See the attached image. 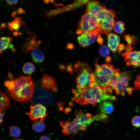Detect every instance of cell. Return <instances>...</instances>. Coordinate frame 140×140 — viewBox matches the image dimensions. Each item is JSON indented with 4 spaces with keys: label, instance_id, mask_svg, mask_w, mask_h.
I'll return each instance as SVG.
<instances>
[{
    "label": "cell",
    "instance_id": "6da1fadb",
    "mask_svg": "<svg viewBox=\"0 0 140 140\" xmlns=\"http://www.w3.org/2000/svg\"><path fill=\"white\" fill-rule=\"evenodd\" d=\"M3 85L7 88L9 95L16 101L20 102L30 100L34 89L30 75L20 76L14 79L6 80Z\"/></svg>",
    "mask_w": 140,
    "mask_h": 140
},
{
    "label": "cell",
    "instance_id": "7a4b0ae2",
    "mask_svg": "<svg viewBox=\"0 0 140 140\" xmlns=\"http://www.w3.org/2000/svg\"><path fill=\"white\" fill-rule=\"evenodd\" d=\"M72 92L74 95L72 98L73 101L82 105L90 104L95 106L103 101H114L117 99L116 97L108 93L106 88L95 85L85 89H73Z\"/></svg>",
    "mask_w": 140,
    "mask_h": 140
},
{
    "label": "cell",
    "instance_id": "3957f363",
    "mask_svg": "<svg viewBox=\"0 0 140 140\" xmlns=\"http://www.w3.org/2000/svg\"><path fill=\"white\" fill-rule=\"evenodd\" d=\"M95 121L94 116L89 113L85 114L81 110L75 114V117L71 122H60V123L63 128V132L69 135L85 130Z\"/></svg>",
    "mask_w": 140,
    "mask_h": 140
},
{
    "label": "cell",
    "instance_id": "277c9868",
    "mask_svg": "<svg viewBox=\"0 0 140 140\" xmlns=\"http://www.w3.org/2000/svg\"><path fill=\"white\" fill-rule=\"evenodd\" d=\"M74 69L76 74L75 81L77 88L85 89L94 85V71L87 62L78 61L74 65Z\"/></svg>",
    "mask_w": 140,
    "mask_h": 140
},
{
    "label": "cell",
    "instance_id": "5b68a950",
    "mask_svg": "<svg viewBox=\"0 0 140 140\" xmlns=\"http://www.w3.org/2000/svg\"><path fill=\"white\" fill-rule=\"evenodd\" d=\"M96 69L94 71L95 80L94 85L101 87L106 88L116 72V69L110 63L98 65L96 62Z\"/></svg>",
    "mask_w": 140,
    "mask_h": 140
},
{
    "label": "cell",
    "instance_id": "8992f818",
    "mask_svg": "<svg viewBox=\"0 0 140 140\" xmlns=\"http://www.w3.org/2000/svg\"><path fill=\"white\" fill-rule=\"evenodd\" d=\"M132 77V75L128 71L121 72L120 69H117L108 86L115 90L116 94L124 95Z\"/></svg>",
    "mask_w": 140,
    "mask_h": 140
},
{
    "label": "cell",
    "instance_id": "52a82bcc",
    "mask_svg": "<svg viewBox=\"0 0 140 140\" xmlns=\"http://www.w3.org/2000/svg\"><path fill=\"white\" fill-rule=\"evenodd\" d=\"M116 15L114 11L106 9V6L98 13L96 17L101 33L107 34L111 30L115 23L114 19Z\"/></svg>",
    "mask_w": 140,
    "mask_h": 140
},
{
    "label": "cell",
    "instance_id": "ba28073f",
    "mask_svg": "<svg viewBox=\"0 0 140 140\" xmlns=\"http://www.w3.org/2000/svg\"><path fill=\"white\" fill-rule=\"evenodd\" d=\"M97 29H99L98 22L96 17L91 15L86 10L78 23L76 33L81 34Z\"/></svg>",
    "mask_w": 140,
    "mask_h": 140
},
{
    "label": "cell",
    "instance_id": "9c48e42d",
    "mask_svg": "<svg viewBox=\"0 0 140 140\" xmlns=\"http://www.w3.org/2000/svg\"><path fill=\"white\" fill-rule=\"evenodd\" d=\"M30 108V112L25 113L34 121L40 119L41 121H43L47 116L46 108L41 104H38L31 105Z\"/></svg>",
    "mask_w": 140,
    "mask_h": 140
},
{
    "label": "cell",
    "instance_id": "30bf717a",
    "mask_svg": "<svg viewBox=\"0 0 140 140\" xmlns=\"http://www.w3.org/2000/svg\"><path fill=\"white\" fill-rule=\"evenodd\" d=\"M101 34L99 29L94 30L81 34L78 37L77 40L80 46L87 47L93 44L98 35Z\"/></svg>",
    "mask_w": 140,
    "mask_h": 140
},
{
    "label": "cell",
    "instance_id": "8fae6325",
    "mask_svg": "<svg viewBox=\"0 0 140 140\" xmlns=\"http://www.w3.org/2000/svg\"><path fill=\"white\" fill-rule=\"evenodd\" d=\"M56 93L43 88L40 85H37L34 88L33 94L31 100L40 99L43 100H53L55 97Z\"/></svg>",
    "mask_w": 140,
    "mask_h": 140
},
{
    "label": "cell",
    "instance_id": "7c38bea8",
    "mask_svg": "<svg viewBox=\"0 0 140 140\" xmlns=\"http://www.w3.org/2000/svg\"><path fill=\"white\" fill-rule=\"evenodd\" d=\"M27 32L29 35L24 43L23 44L21 47V49L23 52L27 54L31 50L34 48L40 47V44L41 41L37 40L35 33L30 32L28 30Z\"/></svg>",
    "mask_w": 140,
    "mask_h": 140
},
{
    "label": "cell",
    "instance_id": "4fadbf2b",
    "mask_svg": "<svg viewBox=\"0 0 140 140\" xmlns=\"http://www.w3.org/2000/svg\"><path fill=\"white\" fill-rule=\"evenodd\" d=\"M122 56L127 66L132 65L135 68L140 67V51H132L128 53L125 52Z\"/></svg>",
    "mask_w": 140,
    "mask_h": 140
},
{
    "label": "cell",
    "instance_id": "5bb4252c",
    "mask_svg": "<svg viewBox=\"0 0 140 140\" xmlns=\"http://www.w3.org/2000/svg\"><path fill=\"white\" fill-rule=\"evenodd\" d=\"M40 86L43 88L56 93L57 88L55 81L50 75L43 73Z\"/></svg>",
    "mask_w": 140,
    "mask_h": 140
},
{
    "label": "cell",
    "instance_id": "9a60e30c",
    "mask_svg": "<svg viewBox=\"0 0 140 140\" xmlns=\"http://www.w3.org/2000/svg\"><path fill=\"white\" fill-rule=\"evenodd\" d=\"M106 34L108 37V46L113 53H115L117 51L118 46L120 44V37L118 35L113 33Z\"/></svg>",
    "mask_w": 140,
    "mask_h": 140
},
{
    "label": "cell",
    "instance_id": "2e32d148",
    "mask_svg": "<svg viewBox=\"0 0 140 140\" xmlns=\"http://www.w3.org/2000/svg\"><path fill=\"white\" fill-rule=\"evenodd\" d=\"M105 6L104 4H101L98 1H89L87 3L86 10L91 15L96 17Z\"/></svg>",
    "mask_w": 140,
    "mask_h": 140
},
{
    "label": "cell",
    "instance_id": "e0dca14e",
    "mask_svg": "<svg viewBox=\"0 0 140 140\" xmlns=\"http://www.w3.org/2000/svg\"><path fill=\"white\" fill-rule=\"evenodd\" d=\"M40 48H34L31 50V57L33 61L36 63L41 62L45 59L44 56Z\"/></svg>",
    "mask_w": 140,
    "mask_h": 140
},
{
    "label": "cell",
    "instance_id": "ac0fdd59",
    "mask_svg": "<svg viewBox=\"0 0 140 140\" xmlns=\"http://www.w3.org/2000/svg\"><path fill=\"white\" fill-rule=\"evenodd\" d=\"M99 108L101 113L106 114L111 113L114 110L113 104L111 102L108 101L100 102Z\"/></svg>",
    "mask_w": 140,
    "mask_h": 140
},
{
    "label": "cell",
    "instance_id": "d6986e66",
    "mask_svg": "<svg viewBox=\"0 0 140 140\" xmlns=\"http://www.w3.org/2000/svg\"><path fill=\"white\" fill-rule=\"evenodd\" d=\"M0 96V112L6 110L10 105V101L8 96L3 92L1 91Z\"/></svg>",
    "mask_w": 140,
    "mask_h": 140
},
{
    "label": "cell",
    "instance_id": "ffe728a7",
    "mask_svg": "<svg viewBox=\"0 0 140 140\" xmlns=\"http://www.w3.org/2000/svg\"><path fill=\"white\" fill-rule=\"evenodd\" d=\"M12 41L11 37L1 36L0 38V53L1 54L8 47L10 43Z\"/></svg>",
    "mask_w": 140,
    "mask_h": 140
},
{
    "label": "cell",
    "instance_id": "44dd1931",
    "mask_svg": "<svg viewBox=\"0 0 140 140\" xmlns=\"http://www.w3.org/2000/svg\"><path fill=\"white\" fill-rule=\"evenodd\" d=\"M45 124L43 121L40 120L35 121L32 126L33 130L38 132H43L45 130Z\"/></svg>",
    "mask_w": 140,
    "mask_h": 140
},
{
    "label": "cell",
    "instance_id": "7402d4cb",
    "mask_svg": "<svg viewBox=\"0 0 140 140\" xmlns=\"http://www.w3.org/2000/svg\"><path fill=\"white\" fill-rule=\"evenodd\" d=\"M35 69V67L34 65L30 62L25 63L23 67V72L25 74L31 75L33 73Z\"/></svg>",
    "mask_w": 140,
    "mask_h": 140
},
{
    "label": "cell",
    "instance_id": "603a6c76",
    "mask_svg": "<svg viewBox=\"0 0 140 140\" xmlns=\"http://www.w3.org/2000/svg\"><path fill=\"white\" fill-rule=\"evenodd\" d=\"M114 31L118 33H122L124 31V25L122 21H119L115 23L113 28Z\"/></svg>",
    "mask_w": 140,
    "mask_h": 140
},
{
    "label": "cell",
    "instance_id": "cb8c5ba5",
    "mask_svg": "<svg viewBox=\"0 0 140 140\" xmlns=\"http://www.w3.org/2000/svg\"><path fill=\"white\" fill-rule=\"evenodd\" d=\"M109 49L108 46L105 45L101 46L99 50L100 55L103 57L106 58L109 56L110 53Z\"/></svg>",
    "mask_w": 140,
    "mask_h": 140
},
{
    "label": "cell",
    "instance_id": "d4e9b609",
    "mask_svg": "<svg viewBox=\"0 0 140 140\" xmlns=\"http://www.w3.org/2000/svg\"><path fill=\"white\" fill-rule=\"evenodd\" d=\"M8 26L11 31L17 30L19 29L20 24L18 20L15 18L11 22H9Z\"/></svg>",
    "mask_w": 140,
    "mask_h": 140
},
{
    "label": "cell",
    "instance_id": "484cf974",
    "mask_svg": "<svg viewBox=\"0 0 140 140\" xmlns=\"http://www.w3.org/2000/svg\"><path fill=\"white\" fill-rule=\"evenodd\" d=\"M10 135L12 136L18 137L20 135V130L18 127L14 126L10 127L9 128Z\"/></svg>",
    "mask_w": 140,
    "mask_h": 140
},
{
    "label": "cell",
    "instance_id": "4316f807",
    "mask_svg": "<svg viewBox=\"0 0 140 140\" xmlns=\"http://www.w3.org/2000/svg\"><path fill=\"white\" fill-rule=\"evenodd\" d=\"M94 116L95 121H106L109 118L107 115L102 113H99Z\"/></svg>",
    "mask_w": 140,
    "mask_h": 140
},
{
    "label": "cell",
    "instance_id": "83f0119b",
    "mask_svg": "<svg viewBox=\"0 0 140 140\" xmlns=\"http://www.w3.org/2000/svg\"><path fill=\"white\" fill-rule=\"evenodd\" d=\"M131 122L133 126L137 128L140 127V116L137 115L134 117Z\"/></svg>",
    "mask_w": 140,
    "mask_h": 140
},
{
    "label": "cell",
    "instance_id": "f1b7e54d",
    "mask_svg": "<svg viewBox=\"0 0 140 140\" xmlns=\"http://www.w3.org/2000/svg\"><path fill=\"white\" fill-rule=\"evenodd\" d=\"M124 38L130 45L135 43L136 41V39L135 37L129 35H124Z\"/></svg>",
    "mask_w": 140,
    "mask_h": 140
},
{
    "label": "cell",
    "instance_id": "f546056e",
    "mask_svg": "<svg viewBox=\"0 0 140 140\" xmlns=\"http://www.w3.org/2000/svg\"><path fill=\"white\" fill-rule=\"evenodd\" d=\"M135 88L140 90V76L137 75L134 82Z\"/></svg>",
    "mask_w": 140,
    "mask_h": 140
},
{
    "label": "cell",
    "instance_id": "4dcf8cb0",
    "mask_svg": "<svg viewBox=\"0 0 140 140\" xmlns=\"http://www.w3.org/2000/svg\"><path fill=\"white\" fill-rule=\"evenodd\" d=\"M14 18H16L18 20L20 24L24 28H25L26 27V24L24 22L22 18L19 16H17Z\"/></svg>",
    "mask_w": 140,
    "mask_h": 140
},
{
    "label": "cell",
    "instance_id": "1f68e13d",
    "mask_svg": "<svg viewBox=\"0 0 140 140\" xmlns=\"http://www.w3.org/2000/svg\"><path fill=\"white\" fill-rule=\"evenodd\" d=\"M125 48V46L124 44H120L118 47V52H120L124 50Z\"/></svg>",
    "mask_w": 140,
    "mask_h": 140
},
{
    "label": "cell",
    "instance_id": "d6a6232c",
    "mask_svg": "<svg viewBox=\"0 0 140 140\" xmlns=\"http://www.w3.org/2000/svg\"><path fill=\"white\" fill-rule=\"evenodd\" d=\"M97 41L100 45H102L103 42V39L102 37L101 34H99L97 37Z\"/></svg>",
    "mask_w": 140,
    "mask_h": 140
},
{
    "label": "cell",
    "instance_id": "836d02e7",
    "mask_svg": "<svg viewBox=\"0 0 140 140\" xmlns=\"http://www.w3.org/2000/svg\"><path fill=\"white\" fill-rule=\"evenodd\" d=\"M6 2L9 4L14 5L16 4L19 2L18 0H6Z\"/></svg>",
    "mask_w": 140,
    "mask_h": 140
},
{
    "label": "cell",
    "instance_id": "e575fe53",
    "mask_svg": "<svg viewBox=\"0 0 140 140\" xmlns=\"http://www.w3.org/2000/svg\"><path fill=\"white\" fill-rule=\"evenodd\" d=\"M125 52L128 53L132 51V48L131 45L127 44L125 46Z\"/></svg>",
    "mask_w": 140,
    "mask_h": 140
},
{
    "label": "cell",
    "instance_id": "d590c367",
    "mask_svg": "<svg viewBox=\"0 0 140 140\" xmlns=\"http://www.w3.org/2000/svg\"><path fill=\"white\" fill-rule=\"evenodd\" d=\"M17 12L18 14L20 15L22 14H26L25 12V10L21 8H18L17 10Z\"/></svg>",
    "mask_w": 140,
    "mask_h": 140
},
{
    "label": "cell",
    "instance_id": "8d00e7d4",
    "mask_svg": "<svg viewBox=\"0 0 140 140\" xmlns=\"http://www.w3.org/2000/svg\"><path fill=\"white\" fill-rule=\"evenodd\" d=\"M39 140H51V139L47 136L43 135L40 138Z\"/></svg>",
    "mask_w": 140,
    "mask_h": 140
},
{
    "label": "cell",
    "instance_id": "74e56055",
    "mask_svg": "<svg viewBox=\"0 0 140 140\" xmlns=\"http://www.w3.org/2000/svg\"><path fill=\"white\" fill-rule=\"evenodd\" d=\"M5 113H2L1 112H0V123L1 124V123L3 122V118L4 116Z\"/></svg>",
    "mask_w": 140,
    "mask_h": 140
},
{
    "label": "cell",
    "instance_id": "f35d334b",
    "mask_svg": "<svg viewBox=\"0 0 140 140\" xmlns=\"http://www.w3.org/2000/svg\"><path fill=\"white\" fill-rule=\"evenodd\" d=\"M17 13V10H15L13 11L12 13L11 16L12 17H13L14 18L15 17V16Z\"/></svg>",
    "mask_w": 140,
    "mask_h": 140
},
{
    "label": "cell",
    "instance_id": "ab89813d",
    "mask_svg": "<svg viewBox=\"0 0 140 140\" xmlns=\"http://www.w3.org/2000/svg\"><path fill=\"white\" fill-rule=\"evenodd\" d=\"M6 24L4 23H1L0 26V29H3L6 27Z\"/></svg>",
    "mask_w": 140,
    "mask_h": 140
},
{
    "label": "cell",
    "instance_id": "60d3db41",
    "mask_svg": "<svg viewBox=\"0 0 140 140\" xmlns=\"http://www.w3.org/2000/svg\"><path fill=\"white\" fill-rule=\"evenodd\" d=\"M73 45L72 44H68V45L67 46H68V48L70 49H72L73 48Z\"/></svg>",
    "mask_w": 140,
    "mask_h": 140
},
{
    "label": "cell",
    "instance_id": "b9f144b4",
    "mask_svg": "<svg viewBox=\"0 0 140 140\" xmlns=\"http://www.w3.org/2000/svg\"><path fill=\"white\" fill-rule=\"evenodd\" d=\"M9 48L12 50L14 48L13 45L12 43L10 44L9 46Z\"/></svg>",
    "mask_w": 140,
    "mask_h": 140
},
{
    "label": "cell",
    "instance_id": "7bdbcfd3",
    "mask_svg": "<svg viewBox=\"0 0 140 140\" xmlns=\"http://www.w3.org/2000/svg\"><path fill=\"white\" fill-rule=\"evenodd\" d=\"M43 1L46 4H48L50 2V0H44Z\"/></svg>",
    "mask_w": 140,
    "mask_h": 140
},
{
    "label": "cell",
    "instance_id": "ee69618b",
    "mask_svg": "<svg viewBox=\"0 0 140 140\" xmlns=\"http://www.w3.org/2000/svg\"><path fill=\"white\" fill-rule=\"evenodd\" d=\"M18 32L16 31H14L13 33V35L16 36H17L18 35Z\"/></svg>",
    "mask_w": 140,
    "mask_h": 140
},
{
    "label": "cell",
    "instance_id": "f6af8a7d",
    "mask_svg": "<svg viewBox=\"0 0 140 140\" xmlns=\"http://www.w3.org/2000/svg\"><path fill=\"white\" fill-rule=\"evenodd\" d=\"M11 140H22L19 139H12Z\"/></svg>",
    "mask_w": 140,
    "mask_h": 140
},
{
    "label": "cell",
    "instance_id": "bcb514c9",
    "mask_svg": "<svg viewBox=\"0 0 140 140\" xmlns=\"http://www.w3.org/2000/svg\"></svg>",
    "mask_w": 140,
    "mask_h": 140
}]
</instances>
